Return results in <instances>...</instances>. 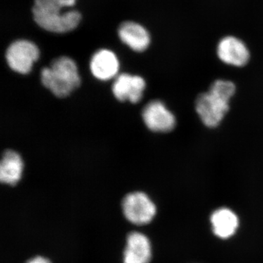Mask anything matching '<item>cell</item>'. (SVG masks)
Here are the masks:
<instances>
[{"label": "cell", "instance_id": "obj_1", "mask_svg": "<svg viewBox=\"0 0 263 263\" xmlns=\"http://www.w3.org/2000/svg\"><path fill=\"white\" fill-rule=\"evenodd\" d=\"M235 92L232 81L219 79L214 81L207 92L198 95L195 110L208 127H216L229 110L230 100Z\"/></svg>", "mask_w": 263, "mask_h": 263}, {"label": "cell", "instance_id": "obj_2", "mask_svg": "<svg viewBox=\"0 0 263 263\" xmlns=\"http://www.w3.org/2000/svg\"><path fill=\"white\" fill-rule=\"evenodd\" d=\"M41 81L55 96L63 98L80 86L81 78L76 62L70 57H61L41 70Z\"/></svg>", "mask_w": 263, "mask_h": 263}, {"label": "cell", "instance_id": "obj_3", "mask_svg": "<svg viewBox=\"0 0 263 263\" xmlns=\"http://www.w3.org/2000/svg\"><path fill=\"white\" fill-rule=\"evenodd\" d=\"M122 207L124 217L136 226H146L157 214L155 204L142 192L127 194L123 199Z\"/></svg>", "mask_w": 263, "mask_h": 263}, {"label": "cell", "instance_id": "obj_4", "mask_svg": "<svg viewBox=\"0 0 263 263\" xmlns=\"http://www.w3.org/2000/svg\"><path fill=\"white\" fill-rule=\"evenodd\" d=\"M40 57V51L34 43L18 40L10 45L6 51V60L10 68L20 74H27Z\"/></svg>", "mask_w": 263, "mask_h": 263}, {"label": "cell", "instance_id": "obj_5", "mask_svg": "<svg viewBox=\"0 0 263 263\" xmlns=\"http://www.w3.org/2000/svg\"><path fill=\"white\" fill-rule=\"evenodd\" d=\"M34 22L41 28L53 33H66L79 25L81 15L76 10L58 13H44L32 10Z\"/></svg>", "mask_w": 263, "mask_h": 263}, {"label": "cell", "instance_id": "obj_6", "mask_svg": "<svg viewBox=\"0 0 263 263\" xmlns=\"http://www.w3.org/2000/svg\"><path fill=\"white\" fill-rule=\"evenodd\" d=\"M143 120L150 130L156 133H168L176 124L174 114L160 100L147 104L142 113Z\"/></svg>", "mask_w": 263, "mask_h": 263}, {"label": "cell", "instance_id": "obj_7", "mask_svg": "<svg viewBox=\"0 0 263 263\" xmlns=\"http://www.w3.org/2000/svg\"><path fill=\"white\" fill-rule=\"evenodd\" d=\"M146 89V81L139 76L123 73L118 76L114 81L112 91L118 100L137 103L143 98Z\"/></svg>", "mask_w": 263, "mask_h": 263}, {"label": "cell", "instance_id": "obj_8", "mask_svg": "<svg viewBox=\"0 0 263 263\" xmlns=\"http://www.w3.org/2000/svg\"><path fill=\"white\" fill-rule=\"evenodd\" d=\"M217 55L219 60L226 65L238 67L247 65L250 58L245 43L233 36H227L219 41Z\"/></svg>", "mask_w": 263, "mask_h": 263}, {"label": "cell", "instance_id": "obj_9", "mask_svg": "<svg viewBox=\"0 0 263 263\" xmlns=\"http://www.w3.org/2000/svg\"><path fill=\"white\" fill-rule=\"evenodd\" d=\"M152 257V245L148 237L140 232L129 233L123 253V263H149Z\"/></svg>", "mask_w": 263, "mask_h": 263}, {"label": "cell", "instance_id": "obj_10", "mask_svg": "<svg viewBox=\"0 0 263 263\" xmlns=\"http://www.w3.org/2000/svg\"><path fill=\"white\" fill-rule=\"evenodd\" d=\"M121 41L133 51H146L151 43L149 33L141 24L133 22H124L118 29Z\"/></svg>", "mask_w": 263, "mask_h": 263}, {"label": "cell", "instance_id": "obj_11", "mask_svg": "<svg viewBox=\"0 0 263 263\" xmlns=\"http://www.w3.org/2000/svg\"><path fill=\"white\" fill-rule=\"evenodd\" d=\"M119 69V60L115 53L110 50H99L90 61L91 73L99 80H110L117 75Z\"/></svg>", "mask_w": 263, "mask_h": 263}, {"label": "cell", "instance_id": "obj_12", "mask_svg": "<svg viewBox=\"0 0 263 263\" xmlns=\"http://www.w3.org/2000/svg\"><path fill=\"white\" fill-rule=\"evenodd\" d=\"M214 234L221 239H228L235 235L239 227V219L228 208H220L212 213L210 218Z\"/></svg>", "mask_w": 263, "mask_h": 263}, {"label": "cell", "instance_id": "obj_13", "mask_svg": "<svg viewBox=\"0 0 263 263\" xmlns=\"http://www.w3.org/2000/svg\"><path fill=\"white\" fill-rule=\"evenodd\" d=\"M23 170L24 162L21 156L14 151H5L0 163L1 182L14 186L20 181Z\"/></svg>", "mask_w": 263, "mask_h": 263}, {"label": "cell", "instance_id": "obj_14", "mask_svg": "<svg viewBox=\"0 0 263 263\" xmlns=\"http://www.w3.org/2000/svg\"><path fill=\"white\" fill-rule=\"evenodd\" d=\"M76 0H34L32 10L44 13L62 12L65 8H70L76 4Z\"/></svg>", "mask_w": 263, "mask_h": 263}, {"label": "cell", "instance_id": "obj_15", "mask_svg": "<svg viewBox=\"0 0 263 263\" xmlns=\"http://www.w3.org/2000/svg\"><path fill=\"white\" fill-rule=\"evenodd\" d=\"M26 263H51V262L46 257H42V256H37V257L29 259Z\"/></svg>", "mask_w": 263, "mask_h": 263}]
</instances>
